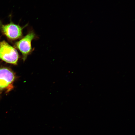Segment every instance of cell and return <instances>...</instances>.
<instances>
[{"mask_svg": "<svg viewBox=\"0 0 135 135\" xmlns=\"http://www.w3.org/2000/svg\"><path fill=\"white\" fill-rule=\"evenodd\" d=\"M19 58L16 50L4 40L0 42V59L6 62L16 64Z\"/></svg>", "mask_w": 135, "mask_h": 135, "instance_id": "2", "label": "cell"}, {"mask_svg": "<svg viewBox=\"0 0 135 135\" xmlns=\"http://www.w3.org/2000/svg\"><path fill=\"white\" fill-rule=\"evenodd\" d=\"M15 76L13 72L7 68H0V90L8 87L12 82Z\"/></svg>", "mask_w": 135, "mask_h": 135, "instance_id": "4", "label": "cell"}, {"mask_svg": "<svg viewBox=\"0 0 135 135\" xmlns=\"http://www.w3.org/2000/svg\"><path fill=\"white\" fill-rule=\"evenodd\" d=\"M37 37L34 31L33 30H31L25 36L15 43L14 46L22 53L24 61L33 51L34 49L31 46V42Z\"/></svg>", "mask_w": 135, "mask_h": 135, "instance_id": "1", "label": "cell"}, {"mask_svg": "<svg viewBox=\"0 0 135 135\" xmlns=\"http://www.w3.org/2000/svg\"><path fill=\"white\" fill-rule=\"evenodd\" d=\"M0 28L2 33L10 40H15L22 36L23 28L12 22L5 25L0 22Z\"/></svg>", "mask_w": 135, "mask_h": 135, "instance_id": "3", "label": "cell"}]
</instances>
